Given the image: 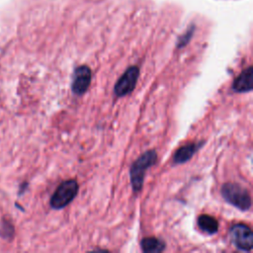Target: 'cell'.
<instances>
[{
    "instance_id": "6da1fadb",
    "label": "cell",
    "mask_w": 253,
    "mask_h": 253,
    "mask_svg": "<svg viewBox=\"0 0 253 253\" xmlns=\"http://www.w3.org/2000/svg\"><path fill=\"white\" fill-rule=\"evenodd\" d=\"M157 162V153L154 149L144 152L131 166L130 176L134 193H139L143 189L145 172Z\"/></svg>"
},
{
    "instance_id": "7a4b0ae2",
    "label": "cell",
    "mask_w": 253,
    "mask_h": 253,
    "mask_svg": "<svg viewBox=\"0 0 253 253\" xmlns=\"http://www.w3.org/2000/svg\"><path fill=\"white\" fill-rule=\"evenodd\" d=\"M220 193L227 203L240 211H248L251 208L252 202L249 192L238 183H224L221 186Z\"/></svg>"
},
{
    "instance_id": "3957f363",
    "label": "cell",
    "mask_w": 253,
    "mask_h": 253,
    "mask_svg": "<svg viewBox=\"0 0 253 253\" xmlns=\"http://www.w3.org/2000/svg\"><path fill=\"white\" fill-rule=\"evenodd\" d=\"M78 193V183L76 180H67L63 182L55 191L51 198V207L55 210H62L70 205Z\"/></svg>"
},
{
    "instance_id": "277c9868",
    "label": "cell",
    "mask_w": 253,
    "mask_h": 253,
    "mask_svg": "<svg viewBox=\"0 0 253 253\" xmlns=\"http://www.w3.org/2000/svg\"><path fill=\"white\" fill-rule=\"evenodd\" d=\"M229 236L235 247L241 251H250L253 247V233L244 223H236L229 229Z\"/></svg>"
},
{
    "instance_id": "5b68a950",
    "label": "cell",
    "mask_w": 253,
    "mask_h": 253,
    "mask_svg": "<svg viewBox=\"0 0 253 253\" xmlns=\"http://www.w3.org/2000/svg\"><path fill=\"white\" fill-rule=\"evenodd\" d=\"M140 77V69L136 66L130 67L115 84V94L117 97H124L131 94L136 88Z\"/></svg>"
},
{
    "instance_id": "8992f818",
    "label": "cell",
    "mask_w": 253,
    "mask_h": 253,
    "mask_svg": "<svg viewBox=\"0 0 253 253\" xmlns=\"http://www.w3.org/2000/svg\"><path fill=\"white\" fill-rule=\"evenodd\" d=\"M92 72L89 67L80 66L74 71L73 81L72 85V92L76 95L84 94L90 86Z\"/></svg>"
},
{
    "instance_id": "52a82bcc",
    "label": "cell",
    "mask_w": 253,
    "mask_h": 253,
    "mask_svg": "<svg viewBox=\"0 0 253 253\" xmlns=\"http://www.w3.org/2000/svg\"><path fill=\"white\" fill-rule=\"evenodd\" d=\"M253 88V68L249 67L244 70L234 80L232 89L237 93L250 92Z\"/></svg>"
},
{
    "instance_id": "ba28073f",
    "label": "cell",
    "mask_w": 253,
    "mask_h": 253,
    "mask_svg": "<svg viewBox=\"0 0 253 253\" xmlns=\"http://www.w3.org/2000/svg\"><path fill=\"white\" fill-rule=\"evenodd\" d=\"M204 142L200 144H188L186 145H183L179 147L173 156V161L175 164H183L187 161H189L193 155L198 151L199 148H201L204 145Z\"/></svg>"
},
{
    "instance_id": "9c48e42d",
    "label": "cell",
    "mask_w": 253,
    "mask_h": 253,
    "mask_svg": "<svg viewBox=\"0 0 253 253\" xmlns=\"http://www.w3.org/2000/svg\"><path fill=\"white\" fill-rule=\"evenodd\" d=\"M165 242L156 237H145L141 241V247L145 253H159L165 249Z\"/></svg>"
},
{
    "instance_id": "30bf717a",
    "label": "cell",
    "mask_w": 253,
    "mask_h": 253,
    "mask_svg": "<svg viewBox=\"0 0 253 253\" xmlns=\"http://www.w3.org/2000/svg\"><path fill=\"white\" fill-rule=\"evenodd\" d=\"M198 225L204 232L208 234H215L218 229L217 220L209 215H201L198 217Z\"/></svg>"
},
{
    "instance_id": "8fae6325",
    "label": "cell",
    "mask_w": 253,
    "mask_h": 253,
    "mask_svg": "<svg viewBox=\"0 0 253 253\" xmlns=\"http://www.w3.org/2000/svg\"><path fill=\"white\" fill-rule=\"evenodd\" d=\"M1 235L4 237V238H11L13 236V233H14V228H13V225L8 222V221H3L2 223V227H1Z\"/></svg>"
},
{
    "instance_id": "7c38bea8",
    "label": "cell",
    "mask_w": 253,
    "mask_h": 253,
    "mask_svg": "<svg viewBox=\"0 0 253 253\" xmlns=\"http://www.w3.org/2000/svg\"><path fill=\"white\" fill-rule=\"evenodd\" d=\"M192 35H193V29L187 31V33H186L185 35H183V36L179 39V42H178V49H181V48H183L184 46H186V45L189 43V41H190Z\"/></svg>"
},
{
    "instance_id": "4fadbf2b",
    "label": "cell",
    "mask_w": 253,
    "mask_h": 253,
    "mask_svg": "<svg viewBox=\"0 0 253 253\" xmlns=\"http://www.w3.org/2000/svg\"><path fill=\"white\" fill-rule=\"evenodd\" d=\"M28 187V183H24V184H22L21 185V188H20V192H19V194H22L23 192H25L26 191V188Z\"/></svg>"
}]
</instances>
